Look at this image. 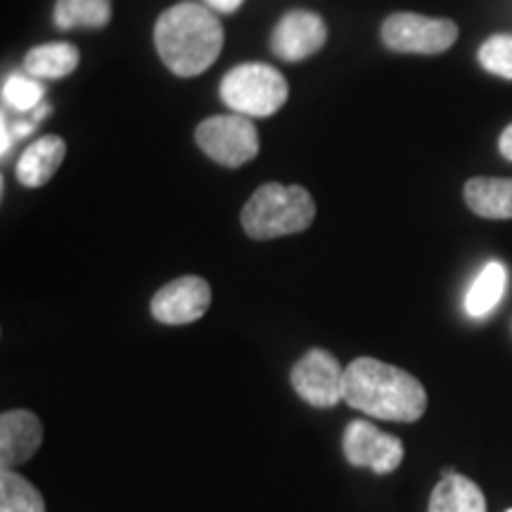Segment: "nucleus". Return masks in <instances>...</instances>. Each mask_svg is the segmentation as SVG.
I'll return each instance as SVG.
<instances>
[{
	"instance_id": "1",
	"label": "nucleus",
	"mask_w": 512,
	"mask_h": 512,
	"mask_svg": "<svg viewBox=\"0 0 512 512\" xmlns=\"http://www.w3.org/2000/svg\"><path fill=\"white\" fill-rule=\"evenodd\" d=\"M344 403L377 420L418 422L430 399L422 382L408 370L361 356L344 370Z\"/></svg>"
},
{
	"instance_id": "2",
	"label": "nucleus",
	"mask_w": 512,
	"mask_h": 512,
	"mask_svg": "<svg viewBox=\"0 0 512 512\" xmlns=\"http://www.w3.org/2000/svg\"><path fill=\"white\" fill-rule=\"evenodd\" d=\"M155 46L176 76H197L221 55L223 24L200 3H178L159 15Z\"/></svg>"
},
{
	"instance_id": "3",
	"label": "nucleus",
	"mask_w": 512,
	"mask_h": 512,
	"mask_svg": "<svg viewBox=\"0 0 512 512\" xmlns=\"http://www.w3.org/2000/svg\"><path fill=\"white\" fill-rule=\"evenodd\" d=\"M316 219V202L302 185L266 183L249 197L240 221L252 240L304 233Z\"/></svg>"
},
{
	"instance_id": "4",
	"label": "nucleus",
	"mask_w": 512,
	"mask_h": 512,
	"mask_svg": "<svg viewBox=\"0 0 512 512\" xmlns=\"http://www.w3.org/2000/svg\"><path fill=\"white\" fill-rule=\"evenodd\" d=\"M221 100L242 117H271L287 102L285 76L271 64L247 62L230 69L221 81Z\"/></svg>"
},
{
	"instance_id": "5",
	"label": "nucleus",
	"mask_w": 512,
	"mask_h": 512,
	"mask_svg": "<svg viewBox=\"0 0 512 512\" xmlns=\"http://www.w3.org/2000/svg\"><path fill=\"white\" fill-rule=\"evenodd\" d=\"M382 41L394 53L439 55L458 41V24L441 17L396 12L384 19Z\"/></svg>"
},
{
	"instance_id": "6",
	"label": "nucleus",
	"mask_w": 512,
	"mask_h": 512,
	"mask_svg": "<svg viewBox=\"0 0 512 512\" xmlns=\"http://www.w3.org/2000/svg\"><path fill=\"white\" fill-rule=\"evenodd\" d=\"M195 140L204 155L228 169H238L259 155V133L249 117H242V114L204 119L195 128Z\"/></svg>"
},
{
	"instance_id": "7",
	"label": "nucleus",
	"mask_w": 512,
	"mask_h": 512,
	"mask_svg": "<svg viewBox=\"0 0 512 512\" xmlns=\"http://www.w3.org/2000/svg\"><path fill=\"white\" fill-rule=\"evenodd\" d=\"M344 370L330 351L311 349L294 363L290 380L309 406L332 408L344 401Z\"/></svg>"
},
{
	"instance_id": "8",
	"label": "nucleus",
	"mask_w": 512,
	"mask_h": 512,
	"mask_svg": "<svg viewBox=\"0 0 512 512\" xmlns=\"http://www.w3.org/2000/svg\"><path fill=\"white\" fill-rule=\"evenodd\" d=\"M403 441L370 425L354 420L344 432V456L354 467H368L375 475H392L403 463Z\"/></svg>"
},
{
	"instance_id": "9",
	"label": "nucleus",
	"mask_w": 512,
	"mask_h": 512,
	"mask_svg": "<svg viewBox=\"0 0 512 512\" xmlns=\"http://www.w3.org/2000/svg\"><path fill=\"white\" fill-rule=\"evenodd\" d=\"M211 287L200 275H183L164 285L150 302L155 320L164 325H188L209 311Z\"/></svg>"
},
{
	"instance_id": "10",
	"label": "nucleus",
	"mask_w": 512,
	"mask_h": 512,
	"mask_svg": "<svg viewBox=\"0 0 512 512\" xmlns=\"http://www.w3.org/2000/svg\"><path fill=\"white\" fill-rule=\"evenodd\" d=\"M328 41V27L316 12L294 10L280 19L273 31L271 48L280 60L299 62L318 53Z\"/></svg>"
},
{
	"instance_id": "11",
	"label": "nucleus",
	"mask_w": 512,
	"mask_h": 512,
	"mask_svg": "<svg viewBox=\"0 0 512 512\" xmlns=\"http://www.w3.org/2000/svg\"><path fill=\"white\" fill-rule=\"evenodd\" d=\"M43 444V425L31 411H5L0 415V465L3 470L29 463Z\"/></svg>"
},
{
	"instance_id": "12",
	"label": "nucleus",
	"mask_w": 512,
	"mask_h": 512,
	"mask_svg": "<svg viewBox=\"0 0 512 512\" xmlns=\"http://www.w3.org/2000/svg\"><path fill=\"white\" fill-rule=\"evenodd\" d=\"M67 155V143L60 136H43L38 138L34 145H29L24 150V155L17 162V181L24 188H41L50 178L55 176V171L60 169Z\"/></svg>"
},
{
	"instance_id": "13",
	"label": "nucleus",
	"mask_w": 512,
	"mask_h": 512,
	"mask_svg": "<svg viewBox=\"0 0 512 512\" xmlns=\"http://www.w3.org/2000/svg\"><path fill=\"white\" fill-rule=\"evenodd\" d=\"M463 197L472 214L482 219H512V178H470L463 188Z\"/></svg>"
},
{
	"instance_id": "14",
	"label": "nucleus",
	"mask_w": 512,
	"mask_h": 512,
	"mask_svg": "<svg viewBox=\"0 0 512 512\" xmlns=\"http://www.w3.org/2000/svg\"><path fill=\"white\" fill-rule=\"evenodd\" d=\"M486 496L470 477L451 475L441 477V482L432 489L427 512H486Z\"/></svg>"
},
{
	"instance_id": "15",
	"label": "nucleus",
	"mask_w": 512,
	"mask_h": 512,
	"mask_svg": "<svg viewBox=\"0 0 512 512\" xmlns=\"http://www.w3.org/2000/svg\"><path fill=\"white\" fill-rule=\"evenodd\" d=\"M79 60V48L72 43H46L29 50L24 57V69L38 79H62L79 67Z\"/></svg>"
},
{
	"instance_id": "16",
	"label": "nucleus",
	"mask_w": 512,
	"mask_h": 512,
	"mask_svg": "<svg viewBox=\"0 0 512 512\" xmlns=\"http://www.w3.org/2000/svg\"><path fill=\"white\" fill-rule=\"evenodd\" d=\"M508 287V271L498 261H491L482 268L475 283L465 294V311L472 318H484L496 309Z\"/></svg>"
},
{
	"instance_id": "17",
	"label": "nucleus",
	"mask_w": 512,
	"mask_h": 512,
	"mask_svg": "<svg viewBox=\"0 0 512 512\" xmlns=\"http://www.w3.org/2000/svg\"><path fill=\"white\" fill-rule=\"evenodd\" d=\"M112 19V0H57L55 24L60 29H102Z\"/></svg>"
},
{
	"instance_id": "18",
	"label": "nucleus",
	"mask_w": 512,
	"mask_h": 512,
	"mask_svg": "<svg viewBox=\"0 0 512 512\" xmlns=\"http://www.w3.org/2000/svg\"><path fill=\"white\" fill-rule=\"evenodd\" d=\"M0 512H46L41 491L12 470L0 475Z\"/></svg>"
},
{
	"instance_id": "19",
	"label": "nucleus",
	"mask_w": 512,
	"mask_h": 512,
	"mask_svg": "<svg viewBox=\"0 0 512 512\" xmlns=\"http://www.w3.org/2000/svg\"><path fill=\"white\" fill-rule=\"evenodd\" d=\"M479 64L489 74L512 81V34H496L479 48Z\"/></svg>"
},
{
	"instance_id": "20",
	"label": "nucleus",
	"mask_w": 512,
	"mask_h": 512,
	"mask_svg": "<svg viewBox=\"0 0 512 512\" xmlns=\"http://www.w3.org/2000/svg\"><path fill=\"white\" fill-rule=\"evenodd\" d=\"M3 100L12 110L34 112L43 100V86L31 79V76H10L3 83Z\"/></svg>"
},
{
	"instance_id": "21",
	"label": "nucleus",
	"mask_w": 512,
	"mask_h": 512,
	"mask_svg": "<svg viewBox=\"0 0 512 512\" xmlns=\"http://www.w3.org/2000/svg\"><path fill=\"white\" fill-rule=\"evenodd\" d=\"M207 3L211 5V8L214 10H219V12H226V15H230V12H235L240 8L242 3H245V0H207Z\"/></svg>"
},
{
	"instance_id": "22",
	"label": "nucleus",
	"mask_w": 512,
	"mask_h": 512,
	"mask_svg": "<svg viewBox=\"0 0 512 512\" xmlns=\"http://www.w3.org/2000/svg\"><path fill=\"white\" fill-rule=\"evenodd\" d=\"M498 147H501V155L512 162V124L501 133V140H498Z\"/></svg>"
},
{
	"instance_id": "23",
	"label": "nucleus",
	"mask_w": 512,
	"mask_h": 512,
	"mask_svg": "<svg viewBox=\"0 0 512 512\" xmlns=\"http://www.w3.org/2000/svg\"><path fill=\"white\" fill-rule=\"evenodd\" d=\"M12 131H15L17 138L29 136L34 131V121H17V124H12Z\"/></svg>"
},
{
	"instance_id": "24",
	"label": "nucleus",
	"mask_w": 512,
	"mask_h": 512,
	"mask_svg": "<svg viewBox=\"0 0 512 512\" xmlns=\"http://www.w3.org/2000/svg\"><path fill=\"white\" fill-rule=\"evenodd\" d=\"M10 145H12L10 128H8V121L3 119V155H8V152H10Z\"/></svg>"
},
{
	"instance_id": "25",
	"label": "nucleus",
	"mask_w": 512,
	"mask_h": 512,
	"mask_svg": "<svg viewBox=\"0 0 512 512\" xmlns=\"http://www.w3.org/2000/svg\"><path fill=\"white\" fill-rule=\"evenodd\" d=\"M46 114H50V105H38L36 110H34V114H31V121H41L43 117H46Z\"/></svg>"
},
{
	"instance_id": "26",
	"label": "nucleus",
	"mask_w": 512,
	"mask_h": 512,
	"mask_svg": "<svg viewBox=\"0 0 512 512\" xmlns=\"http://www.w3.org/2000/svg\"><path fill=\"white\" fill-rule=\"evenodd\" d=\"M505 512H512V508H510V510H505Z\"/></svg>"
}]
</instances>
